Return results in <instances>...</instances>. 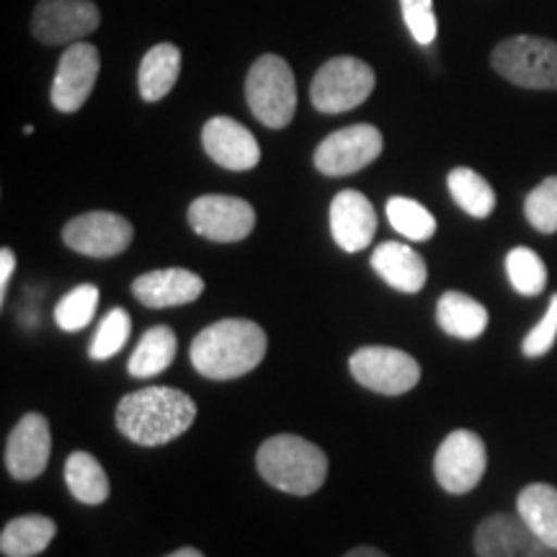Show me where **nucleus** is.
Segmentation results:
<instances>
[{
    "label": "nucleus",
    "mask_w": 557,
    "mask_h": 557,
    "mask_svg": "<svg viewBox=\"0 0 557 557\" xmlns=\"http://www.w3.org/2000/svg\"><path fill=\"white\" fill-rule=\"evenodd\" d=\"M132 292L145 308L163 310L199 299L205 292V282L189 269H158L137 276L132 282Z\"/></svg>",
    "instance_id": "a211bd4d"
},
{
    "label": "nucleus",
    "mask_w": 557,
    "mask_h": 557,
    "mask_svg": "<svg viewBox=\"0 0 557 557\" xmlns=\"http://www.w3.org/2000/svg\"><path fill=\"white\" fill-rule=\"evenodd\" d=\"M58 524L41 513L11 519L0 532V553L5 557H37L52 545Z\"/></svg>",
    "instance_id": "412c9836"
},
{
    "label": "nucleus",
    "mask_w": 557,
    "mask_h": 557,
    "mask_svg": "<svg viewBox=\"0 0 557 557\" xmlns=\"http://www.w3.org/2000/svg\"><path fill=\"white\" fill-rule=\"evenodd\" d=\"M65 483L75 500L86 506H101L109 498V478L101 462L88 451H73L65 462Z\"/></svg>",
    "instance_id": "393cba45"
},
{
    "label": "nucleus",
    "mask_w": 557,
    "mask_h": 557,
    "mask_svg": "<svg viewBox=\"0 0 557 557\" xmlns=\"http://www.w3.org/2000/svg\"><path fill=\"white\" fill-rule=\"evenodd\" d=\"M256 468L276 491L289 493V496H312L323 487L329 475V457L308 438L278 434L261 444Z\"/></svg>",
    "instance_id": "7ed1b4c3"
},
{
    "label": "nucleus",
    "mask_w": 557,
    "mask_h": 557,
    "mask_svg": "<svg viewBox=\"0 0 557 557\" xmlns=\"http://www.w3.org/2000/svg\"><path fill=\"white\" fill-rule=\"evenodd\" d=\"M487 470V451L483 438L475 431L459 429L438 444L434 457V475L436 483L447 493L462 496L478 487Z\"/></svg>",
    "instance_id": "6e6552de"
},
{
    "label": "nucleus",
    "mask_w": 557,
    "mask_h": 557,
    "mask_svg": "<svg viewBox=\"0 0 557 557\" xmlns=\"http://www.w3.org/2000/svg\"><path fill=\"white\" fill-rule=\"evenodd\" d=\"M99 24L101 11L94 0H39L32 16L34 37L52 47L86 39Z\"/></svg>",
    "instance_id": "f8f14e48"
},
{
    "label": "nucleus",
    "mask_w": 557,
    "mask_h": 557,
    "mask_svg": "<svg viewBox=\"0 0 557 557\" xmlns=\"http://www.w3.org/2000/svg\"><path fill=\"white\" fill-rule=\"evenodd\" d=\"M524 214L537 233H557V176L542 181L524 201Z\"/></svg>",
    "instance_id": "7c9ffc66"
},
{
    "label": "nucleus",
    "mask_w": 557,
    "mask_h": 557,
    "mask_svg": "<svg viewBox=\"0 0 557 557\" xmlns=\"http://www.w3.org/2000/svg\"><path fill=\"white\" fill-rule=\"evenodd\" d=\"M348 372L361 387L380 395H403L421 380V367L410 354L389 346H364L348 359Z\"/></svg>",
    "instance_id": "0eeeda50"
},
{
    "label": "nucleus",
    "mask_w": 557,
    "mask_h": 557,
    "mask_svg": "<svg viewBox=\"0 0 557 557\" xmlns=\"http://www.w3.org/2000/svg\"><path fill=\"white\" fill-rule=\"evenodd\" d=\"M52 451L50 423L41 413H26L5 442V470L13 480H37L47 470Z\"/></svg>",
    "instance_id": "2eb2a0df"
},
{
    "label": "nucleus",
    "mask_w": 557,
    "mask_h": 557,
    "mask_svg": "<svg viewBox=\"0 0 557 557\" xmlns=\"http://www.w3.org/2000/svg\"><path fill=\"white\" fill-rule=\"evenodd\" d=\"M189 225L194 233L212 243H238L253 233L256 212L246 199L207 194L191 201Z\"/></svg>",
    "instance_id": "9b49d317"
},
{
    "label": "nucleus",
    "mask_w": 557,
    "mask_h": 557,
    "mask_svg": "<svg viewBox=\"0 0 557 557\" xmlns=\"http://www.w3.org/2000/svg\"><path fill=\"white\" fill-rule=\"evenodd\" d=\"M555 341H557V292L553 295V299H549L545 318H542L540 323L527 333L524 344H521V351H524L529 359L545 357L549 348L555 346Z\"/></svg>",
    "instance_id": "473e14b6"
},
{
    "label": "nucleus",
    "mask_w": 557,
    "mask_h": 557,
    "mask_svg": "<svg viewBox=\"0 0 557 557\" xmlns=\"http://www.w3.org/2000/svg\"><path fill=\"white\" fill-rule=\"evenodd\" d=\"M267 331L253 320L227 318L207 325L191 341V364L207 380H235L267 357Z\"/></svg>",
    "instance_id": "f257e3e1"
},
{
    "label": "nucleus",
    "mask_w": 557,
    "mask_h": 557,
    "mask_svg": "<svg viewBox=\"0 0 557 557\" xmlns=\"http://www.w3.org/2000/svg\"><path fill=\"white\" fill-rule=\"evenodd\" d=\"M387 220L403 238L426 243L434 238L436 233V220L426 207L418 205L416 199L408 197H393L387 201Z\"/></svg>",
    "instance_id": "bb28decb"
},
{
    "label": "nucleus",
    "mask_w": 557,
    "mask_h": 557,
    "mask_svg": "<svg viewBox=\"0 0 557 557\" xmlns=\"http://www.w3.org/2000/svg\"><path fill=\"white\" fill-rule=\"evenodd\" d=\"M176 351V333H173L169 325H156V329L145 331V336L139 338L135 351H132V357L127 361L129 374L137 380L156 377V374L165 372V369L173 364Z\"/></svg>",
    "instance_id": "5701e85b"
},
{
    "label": "nucleus",
    "mask_w": 557,
    "mask_h": 557,
    "mask_svg": "<svg viewBox=\"0 0 557 557\" xmlns=\"http://www.w3.org/2000/svg\"><path fill=\"white\" fill-rule=\"evenodd\" d=\"M385 139L374 124H351L333 132L318 145L315 169L323 176H351L382 156Z\"/></svg>",
    "instance_id": "1a4fd4ad"
},
{
    "label": "nucleus",
    "mask_w": 557,
    "mask_h": 557,
    "mask_svg": "<svg viewBox=\"0 0 557 557\" xmlns=\"http://www.w3.org/2000/svg\"><path fill=\"white\" fill-rule=\"evenodd\" d=\"M132 333V320L124 308H114L101 320L99 331L90 341V359L107 361L122 351Z\"/></svg>",
    "instance_id": "c756f323"
},
{
    "label": "nucleus",
    "mask_w": 557,
    "mask_h": 557,
    "mask_svg": "<svg viewBox=\"0 0 557 557\" xmlns=\"http://www.w3.org/2000/svg\"><path fill=\"white\" fill-rule=\"evenodd\" d=\"M377 233V212L361 191H338L331 201V235L346 253H359Z\"/></svg>",
    "instance_id": "f3484780"
},
{
    "label": "nucleus",
    "mask_w": 557,
    "mask_h": 557,
    "mask_svg": "<svg viewBox=\"0 0 557 557\" xmlns=\"http://www.w3.org/2000/svg\"><path fill=\"white\" fill-rule=\"evenodd\" d=\"M517 513L542 542L557 549V487L532 483L519 493Z\"/></svg>",
    "instance_id": "b1692460"
},
{
    "label": "nucleus",
    "mask_w": 557,
    "mask_h": 557,
    "mask_svg": "<svg viewBox=\"0 0 557 557\" xmlns=\"http://www.w3.org/2000/svg\"><path fill=\"white\" fill-rule=\"evenodd\" d=\"M165 557H205V555H201L199 549H194V547H181V549H176V553H171Z\"/></svg>",
    "instance_id": "c9c22d12"
},
{
    "label": "nucleus",
    "mask_w": 557,
    "mask_h": 557,
    "mask_svg": "<svg viewBox=\"0 0 557 557\" xmlns=\"http://www.w3.org/2000/svg\"><path fill=\"white\" fill-rule=\"evenodd\" d=\"M344 557H387L385 553H382V549H377V547H354L351 553H346Z\"/></svg>",
    "instance_id": "f704fd0d"
},
{
    "label": "nucleus",
    "mask_w": 557,
    "mask_h": 557,
    "mask_svg": "<svg viewBox=\"0 0 557 557\" xmlns=\"http://www.w3.org/2000/svg\"><path fill=\"white\" fill-rule=\"evenodd\" d=\"M506 274L511 287L524 297L540 295L547 287V267L532 248H513L506 256Z\"/></svg>",
    "instance_id": "cd10ccee"
},
{
    "label": "nucleus",
    "mask_w": 557,
    "mask_h": 557,
    "mask_svg": "<svg viewBox=\"0 0 557 557\" xmlns=\"http://www.w3.org/2000/svg\"><path fill=\"white\" fill-rule=\"evenodd\" d=\"M96 308H99V287H94V284H81V287L70 289L67 295L60 299L58 308H54V323L67 333L83 331L88 329L90 320H94Z\"/></svg>",
    "instance_id": "c85d7f7f"
},
{
    "label": "nucleus",
    "mask_w": 557,
    "mask_h": 557,
    "mask_svg": "<svg viewBox=\"0 0 557 557\" xmlns=\"http://www.w3.org/2000/svg\"><path fill=\"white\" fill-rule=\"evenodd\" d=\"M13 269H16V256L11 248H3L0 250V299H5V292H9Z\"/></svg>",
    "instance_id": "72a5a7b5"
},
{
    "label": "nucleus",
    "mask_w": 557,
    "mask_h": 557,
    "mask_svg": "<svg viewBox=\"0 0 557 557\" xmlns=\"http://www.w3.org/2000/svg\"><path fill=\"white\" fill-rule=\"evenodd\" d=\"M403 18L418 45H431L438 34L434 0H400Z\"/></svg>",
    "instance_id": "2f4dec72"
},
{
    "label": "nucleus",
    "mask_w": 557,
    "mask_h": 557,
    "mask_svg": "<svg viewBox=\"0 0 557 557\" xmlns=\"http://www.w3.org/2000/svg\"><path fill=\"white\" fill-rule=\"evenodd\" d=\"M246 101L256 120L269 129L287 127L297 109V86L287 60L278 54L256 60L246 78Z\"/></svg>",
    "instance_id": "20e7f679"
},
{
    "label": "nucleus",
    "mask_w": 557,
    "mask_h": 557,
    "mask_svg": "<svg viewBox=\"0 0 557 557\" xmlns=\"http://www.w3.org/2000/svg\"><path fill=\"white\" fill-rule=\"evenodd\" d=\"M478 557H557L519 513H493L475 529Z\"/></svg>",
    "instance_id": "4468645a"
},
{
    "label": "nucleus",
    "mask_w": 557,
    "mask_h": 557,
    "mask_svg": "<svg viewBox=\"0 0 557 557\" xmlns=\"http://www.w3.org/2000/svg\"><path fill=\"white\" fill-rule=\"evenodd\" d=\"M101 54L88 41H73L60 58L58 73H54L50 99L52 107L62 114H75L94 94L96 78H99Z\"/></svg>",
    "instance_id": "ddd939ff"
},
{
    "label": "nucleus",
    "mask_w": 557,
    "mask_h": 557,
    "mask_svg": "<svg viewBox=\"0 0 557 557\" xmlns=\"http://www.w3.org/2000/svg\"><path fill=\"white\" fill-rule=\"evenodd\" d=\"M201 145H205L207 156L227 171H250L261 160L259 139L230 116L209 120L201 129Z\"/></svg>",
    "instance_id": "dca6fc26"
},
{
    "label": "nucleus",
    "mask_w": 557,
    "mask_h": 557,
    "mask_svg": "<svg viewBox=\"0 0 557 557\" xmlns=\"http://www.w3.org/2000/svg\"><path fill=\"white\" fill-rule=\"evenodd\" d=\"M374 70L364 60L333 58L318 70L310 86L312 107L323 114H344L364 103L374 90Z\"/></svg>",
    "instance_id": "423d86ee"
},
{
    "label": "nucleus",
    "mask_w": 557,
    "mask_h": 557,
    "mask_svg": "<svg viewBox=\"0 0 557 557\" xmlns=\"http://www.w3.org/2000/svg\"><path fill=\"white\" fill-rule=\"evenodd\" d=\"M372 269L377 271L382 282L389 287L403 292V295H416L426 287L429 267L413 248L403 246V243L387 240L377 246L372 253Z\"/></svg>",
    "instance_id": "6ab92c4d"
},
{
    "label": "nucleus",
    "mask_w": 557,
    "mask_h": 557,
    "mask_svg": "<svg viewBox=\"0 0 557 557\" xmlns=\"http://www.w3.org/2000/svg\"><path fill=\"white\" fill-rule=\"evenodd\" d=\"M197 403L173 387H145L124 395L116 408V429L139 447H163L191 429Z\"/></svg>",
    "instance_id": "f03ea898"
},
{
    "label": "nucleus",
    "mask_w": 557,
    "mask_h": 557,
    "mask_svg": "<svg viewBox=\"0 0 557 557\" xmlns=\"http://www.w3.org/2000/svg\"><path fill=\"white\" fill-rule=\"evenodd\" d=\"M491 65L500 78L519 88L557 90V41L542 37L504 39L491 54Z\"/></svg>",
    "instance_id": "39448f33"
},
{
    "label": "nucleus",
    "mask_w": 557,
    "mask_h": 557,
    "mask_svg": "<svg viewBox=\"0 0 557 557\" xmlns=\"http://www.w3.org/2000/svg\"><path fill=\"white\" fill-rule=\"evenodd\" d=\"M135 238V227L127 218L116 212H86L73 218L62 230V240L75 253L90 256V259H111L129 248Z\"/></svg>",
    "instance_id": "9d476101"
},
{
    "label": "nucleus",
    "mask_w": 557,
    "mask_h": 557,
    "mask_svg": "<svg viewBox=\"0 0 557 557\" xmlns=\"http://www.w3.org/2000/svg\"><path fill=\"white\" fill-rule=\"evenodd\" d=\"M181 75V50L176 45H156L139 62L137 86L139 96L148 103H156L171 94Z\"/></svg>",
    "instance_id": "4be33fe9"
},
{
    "label": "nucleus",
    "mask_w": 557,
    "mask_h": 557,
    "mask_svg": "<svg viewBox=\"0 0 557 557\" xmlns=\"http://www.w3.org/2000/svg\"><path fill=\"white\" fill-rule=\"evenodd\" d=\"M436 323L447 336L475 341L485 333L491 315H487L485 305H480L465 292H444L436 302Z\"/></svg>",
    "instance_id": "aec40b11"
},
{
    "label": "nucleus",
    "mask_w": 557,
    "mask_h": 557,
    "mask_svg": "<svg viewBox=\"0 0 557 557\" xmlns=\"http://www.w3.org/2000/svg\"><path fill=\"white\" fill-rule=\"evenodd\" d=\"M447 186L451 199H455L470 218L485 220L491 218L493 209H496V191H493V186L487 184L478 171L465 169V165L462 169H455L449 173Z\"/></svg>",
    "instance_id": "a878e982"
}]
</instances>
